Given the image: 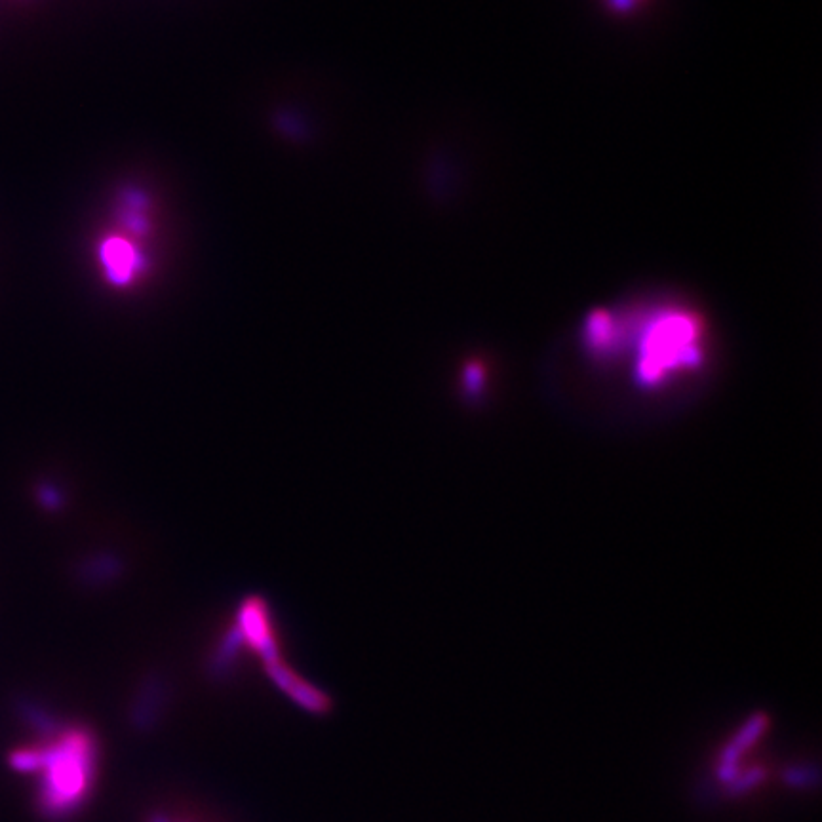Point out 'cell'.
<instances>
[{
  "instance_id": "obj_1",
  "label": "cell",
  "mask_w": 822,
  "mask_h": 822,
  "mask_svg": "<svg viewBox=\"0 0 822 822\" xmlns=\"http://www.w3.org/2000/svg\"><path fill=\"white\" fill-rule=\"evenodd\" d=\"M94 739L80 729H67L54 743L39 748L40 805L61 817L77 809L92 790Z\"/></svg>"
},
{
  "instance_id": "obj_3",
  "label": "cell",
  "mask_w": 822,
  "mask_h": 822,
  "mask_svg": "<svg viewBox=\"0 0 822 822\" xmlns=\"http://www.w3.org/2000/svg\"><path fill=\"white\" fill-rule=\"evenodd\" d=\"M765 731L764 716H754L743 729L733 737V741L725 746L720 765H718V777L724 783H733L739 777V762L744 752L756 743Z\"/></svg>"
},
{
  "instance_id": "obj_2",
  "label": "cell",
  "mask_w": 822,
  "mask_h": 822,
  "mask_svg": "<svg viewBox=\"0 0 822 822\" xmlns=\"http://www.w3.org/2000/svg\"><path fill=\"white\" fill-rule=\"evenodd\" d=\"M693 337L695 330L687 318L672 316L659 320L647 333L644 354L638 366L640 379L647 385H655L666 372L695 364L697 351L693 349Z\"/></svg>"
}]
</instances>
